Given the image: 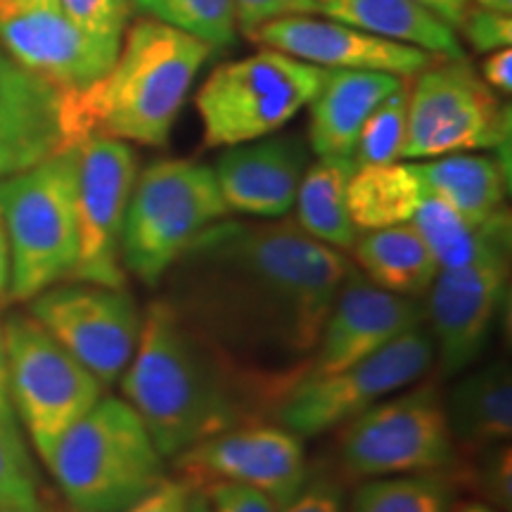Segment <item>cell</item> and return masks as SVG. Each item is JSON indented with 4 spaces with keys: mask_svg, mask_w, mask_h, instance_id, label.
I'll list each match as a JSON object with an SVG mask.
<instances>
[{
    "mask_svg": "<svg viewBox=\"0 0 512 512\" xmlns=\"http://www.w3.org/2000/svg\"><path fill=\"white\" fill-rule=\"evenodd\" d=\"M351 266L294 221L223 219L166 271L162 299L271 411L309 368Z\"/></svg>",
    "mask_w": 512,
    "mask_h": 512,
    "instance_id": "cell-1",
    "label": "cell"
},
{
    "mask_svg": "<svg viewBox=\"0 0 512 512\" xmlns=\"http://www.w3.org/2000/svg\"><path fill=\"white\" fill-rule=\"evenodd\" d=\"M119 382L124 399L166 460L214 434L252 422L266 408L162 297L143 313L136 351Z\"/></svg>",
    "mask_w": 512,
    "mask_h": 512,
    "instance_id": "cell-2",
    "label": "cell"
},
{
    "mask_svg": "<svg viewBox=\"0 0 512 512\" xmlns=\"http://www.w3.org/2000/svg\"><path fill=\"white\" fill-rule=\"evenodd\" d=\"M209 43L147 17L128 31L112 69L81 91L62 93L64 147L93 136L162 147L211 55Z\"/></svg>",
    "mask_w": 512,
    "mask_h": 512,
    "instance_id": "cell-3",
    "label": "cell"
},
{
    "mask_svg": "<svg viewBox=\"0 0 512 512\" xmlns=\"http://www.w3.org/2000/svg\"><path fill=\"white\" fill-rule=\"evenodd\" d=\"M164 463L131 403L100 396L57 441L46 467L72 508L121 512L162 482Z\"/></svg>",
    "mask_w": 512,
    "mask_h": 512,
    "instance_id": "cell-4",
    "label": "cell"
},
{
    "mask_svg": "<svg viewBox=\"0 0 512 512\" xmlns=\"http://www.w3.org/2000/svg\"><path fill=\"white\" fill-rule=\"evenodd\" d=\"M79 150L53 155L0 181V216L10 242V299L29 302L64 283L76 264Z\"/></svg>",
    "mask_w": 512,
    "mask_h": 512,
    "instance_id": "cell-5",
    "label": "cell"
},
{
    "mask_svg": "<svg viewBox=\"0 0 512 512\" xmlns=\"http://www.w3.org/2000/svg\"><path fill=\"white\" fill-rule=\"evenodd\" d=\"M233 211L214 169L190 159H162L138 174L128 200L121 261L140 283L157 287L197 235Z\"/></svg>",
    "mask_w": 512,
    "mask_h": 512,
    "instance_id": "cell-6",
    "label": "cell"
},
{
    "mask_svg": "<svg viewBox=\"0 0 512 512\" xmlns=\"http://www.w3.org/2000/svg\"><path fill=\"white\" fill-rule=\"evenodd\" d=\"M328 69L266 48L216 67L195 98L204 147L219 150L280 131L311 105Z\"/></svg>",
    "mask_w": 512,
    "mask_h": 512,
    "instance_id": "cell-7",
    "label": "cell"
},
{
    "mask_svg": "<svg viewBox=\"0 0 512 512\" xmlns=\"http://www.w3.org/2000/svg\"><path fill=\"white\" fill-rule=\"evenodd\" d=\"M339 430V465L354 479L446 472L458 460L439 382L401 389Z\"/></svg>",
    "mask_w": 512,
    "mask_h": 512,
    "instance_id": "cell-8",
    "label": "cell"
},
{
    "mask_svg": "<svg viewBox=\"0 0 512 512\" xmlns=\"http://www.w3.org/2000/svg\"><path fill=\"white\" fill-rule=\"evenodd\" d=\"M3 330L17 422L46 463L64 432L100 401L102 382L29 313H12Z\"/></svg>",
    "mask_w": 512,
    "mask_h": 512,
    "instance_id": "cell-9",
    "label": "cell"
},
{
    "mask_svg": "<svg viewBox=\"0 0 512 512\" xmlns=\"http://www.w3.org/2000/svg\"><path fill=\"white\" fill-rule=\"evenodd\" d=\"M434 363V342L425 323L354 366L320 377H302L273 403L278 425L302 439L339 430L377 401L420 382Z\"/></svg>",
    "mask_w": 512,
    "mask_h": 512,
    "instance_id": "cell-10",
    "label": "cell"
},
{
    "mask_svg": "<svg viewBox=\"0 0 512 512\" xmlns=\"http://www.w3.org/2000/svg\"><path fill=\"white\" fill-rule=\"evenodd\" d=\"M415 76L408 91V133L401 159L510 145V107L465 57H441Z\"/></svg>",
    "mask_w": 512,
    "mask_h": 512,
    "instance_id": "cell-11",
    "label": "cell"
},
{
    "mask_svg": "<svg viewBox=\"0 0 512 512\" xmlns=\"http://www.w3.org/2000/svg\"><path fill=\"white\" fill-rule=\"evenodd\" d=\"M76 164V264L67 280L126 287L121 233L138 178V157L124 140L93 136Z\"/></svg>",
    "mask_w": 512,
    "mask_h": 512,
    "instance_id": "cell-12",
    "label": "cell"
},
{
    "mask_svg": "<svg viewBox=\"0 0 512 512\" xmlns=\"http://www.w3.org/2000/svg\"><path fill=\"white\" fill-rule=\"evenodd\" d=\"M29 316L102 382L124 375L136 351L143 313L124 287L57 283L29 299Z\"/></svg>",
    "mask_w": 512,
    "mask_h": 512,
    "instance_id": "cell-13",
    "label": "cell"
},
{
    "mask_svg": "<svg viewBox=\"0 0 512 512\" xmlns=\"http://www.w3.org/2000/svg\"><path fill=\"white\" fill-rule=\"evenodd\" d=\"M176 470L197 486L235 482L264 491L285 508L302 491L311 465L304 439L278 422H242L190 446L174 458Z\"/></svg>",
    "mask_w": 512,
    "mask_h": 512,
    "instance_id": "cell-14",
    "label": "cell"
},
{
    "mask_svg": "<svg viewBox=\"0 0 512 512\" xmlns=\"http://www.w3.org/2000/svg\"><path fill=\"white\" fill-rule=\"evenodd\" d=\"M508 278L510 256L437 273L425 294V320L441 375L465 373L484 354L508 299Z\"/></svg>",
    "mask_w": 512,
    "mask_h": 512,
    "instance_id": "cell-15",
    "label": "cell"
},
{
    "mask_svg": "<svg viewBox=\"0 0 512 512\" xmlns=\"http://www.w3.org/2000/svg\"><path fill=\"white\" fill-rule=\"evenodd\" d=\"M0 41L12 62L62 91H81L100 81L119 55L83 34L60 8L17 0H0Z\"/></svg>",
    "mask_w": 512,
    "mask_h": 512,
    "instance_id": "cell-16",
    "label": "cell"
},
{
    "mask_svg": "<svg viewBox=\"0 0 512 512\" xmlns=\"http://www.w3.org/2000/svg\"><path fill=\"white\" fill-rule=\"evenodd\" d=\"M422 323L425 304L420 299L382 290L351 266L325 318L304 377L330 375L354 366Z\"/></svg>",
    "mask_w": 512,
    "mask_h": 512,
    "instance_id": "cell-17",
    "label": "cell"
},
{
    "mask_svg": "<svg viewBox=\"0 0 512 512\" xmlns=\"http://www.w3.org/2000/svg\"><path fill=\"white\" fill-rule=\"evenodd\" d=\"M252 41L318 67L387 72L403 79L420 74L432 62L441 60L439 55L422 48L373 36L337 19L313 15L275 17L259 27Z\"/></svg>",
    "mask_w": 512,
    "mask_h": 512,
    "instance_id": "cell-18",
    "label": "cell"
},
{
    "mask_svg": "<svg viewBox=\"0 0 512 512\" xmlns=\"http://www.w3.org/2000/svg\"><path fill=\"white\" fill-rule=\"evenodd\" d=\"M304 171L306 147L292 136L226 147L214 166L228 209L266 221L283 219L294 207Z\"/></svg>",
    "mask_w": 512,
    "mask_h": 512,
    "instance_id": "cell-19",
    "label": "cell"
},
{
    "mask_svg": "<svg viewBox=\"0 0 512 512\" xmlns=\"http://www.w3.org/2000/svg\"><path fill=\"white\" fill-rule=\"evenodd\" d=\"M62 88L0 57V181L67 152Z\"/></svg>",
    "mask_w": 512,
    "mask_h": 512,
    "instance_id": "cell-20",
    "label": "cell"
},
{
    "mask_svg": "<svg viewBox=\"0 0 512 512\" xmlns=\"http://www.w3.org/2000/svg\"><path fill=\"white\" fill-rule=\"evenodd\" d=\"M403 76L363 69H332L311 100L309 145L318 157H354L361 128Z\"/></svg>",
    "mask_w": 512,
    "mask_h": 512,
    "instance_id": "cell-21",
    "label": "cell"
},
{
    "mask_svg": "<svg viewBox=\"0 0 512 512\" xmlns=\"http://www.w3.org/2000/svg\"><path fill=\"white\" fill-rule=\"evenodd\" d=\"M453 444L484 453L512 437V375L505 361H494L460 380L446 399Z\"/></svg>",
    "mask_w": 512,
    "mask_h": 512,
    "instance_id": "cell-22",
    "label": "cell"
},
{
    "mask_svg": "<svg viewBox=\"0 0 512 512\" xmlns=\"http://www.w3.org/2000/svg\"><path fill=\"white\" fill-rule=\"evenodd\" d=\"M316 5L325 17L373 36L422 48L446 60L465 57L456 29L413 0H316Z\"/></svg>",
    "mask_w": 512,
    "mask_h": 512,
    "instance_id": "cell-23",
    "label": "cell"
},
{
    "mask_svg": "<svg viewBox=\"0 0 512 512\" xmlns=\"http://www.w3.org/2000/svg\"><path fill=\"white\" fill-rule=\"evenodd\" d=\"M411 226L430 247L441 268H460L477 261L510 256L512 226L505 209L482 223L467 221L441 197L425 192Z\"/></svg>",
    "mask_w": 512,
    "mask_h": 512,
    "instance_id": "cell-24",
    "label": "cell"
},
{
    "mask_svg": "<svg viewBox=\"0 0 512 512\" xmlns=\"http://www.w3.org/2000/svg\"><path fill=\"white\" fill-rule=\"evenodd\" d=\"M354 266L370 283L399 297L422 299L439 273V264L411 223L366 230L354 247Z\"/></svg>",
    "mask_w": 512,
    "mask_h": 512,
    "instance_id": "cell-25",
    "label": "cell"
},
{
    "mask_svg": "<svg viewBox=\"0 0 512 512\" xmlns=\"http://www.w3.org/2000/svg\"><path fill=\"white\" fill-rule=\"evenodd\" d=\"M422 188L451 204L467 221L482 223L503 209L508 195V166L486 155H444L413 164Z\"/></svg>",
    "mask_w": 512,
    "mask_h": 512,
    "instance_id": "cell-26",
    "label": "cell"
},
{
    "mask_svg": "<svg viewBox=\"0 0 512 512\" xmlns=\"http://www.w3.org/2000/svg\"><path fill=\"white\" fill-rule=\"evenodd\" d=\"M356 171L354 157H318L306 166L297 188V226L339 252H351L358 228L347 209V188Z\"/></svg>",
    "mask_w": 512,
    "mask_h": 512,
    "instance_id": "cell-27",
    "label": "cell"
},
{
    "mask_svg": "<svg viewBox=\"0 0 512 512\" xmlns=\"http://www.w3.org/2000/svg\"><path fill=\"white\" fill-rule=\"evenodd\" d=\"M425 188L413 164L356 166L347 188V209L358 230L411 223Z\"/></svg>",
    "mask_w": 512,
    "mask_h": 512,
    "instance_id": "cell-28",
    "label": "cell"
},
{
    "mask_svg": "<svg viewBox=\"0 0 512 512\" xmlns=\"http://www.w3.org/2000/svg\"><path fill=\"white\" fill-rule=\"evenodd\" d=\"M453 486L446 472L366 479L347 501V512H451Z\"/></svg>",
    "mask_w": 512,
    "mask_h": 512,
    "instance_id": "cell-29",
    "label": "cell"
},
{
    "mask_svg": "<svg viewBox=\"0 0 512 512\" xmlns=\"http://www.w3.org/2000/svg\"><path fill=\"white\" fill-rule=\"evenodd\" d=\"M133 3L147 17L200 38L214 50L233 46L238 36L233 0H133Z\"/></svg>",
    "mask_w": 512,
    "mask_h": 512,
    "instance_id": "cell-30",
    "label": "cell"
},
{
    "mask_svg": "<svg viewBox=\"0 0 512 512\" xmlns=\"http://www.w3.org/2000/svg\"><path fill=\"white\" fill-rule=\"evenodd\" d=\"M408 91L411 83L403 79L401 86L370 112L354 150L356 166L399 162L408 133Z\"/></svg>",
    "mask_w": 512,
    "mask_h": 512,
    "instance_id": "cell-31",
    "label": "cell"
},
{
    "mask_svg": "<svg viewBox=\"0 0 512 512\" xmlns=\"http://www.w3.org/2000/svg\"><path fill=\"white\" fill-rule=\"evenodd\" d=\"M0 503L41 508L38 475L19 427L0 422Z\"/></svg>",
    "mask_w": 512,
    "mask_h": 512,
    "instance_id": "cell-32",
    "label": "cell"
},
{
    "mask_svg": "<svg viewBox=\"0 0 512 512\" xmlns=\"http://www.w3.org/2000/svg\"><path fill=\"white\" fill-rule=\"evenodd\" d=\"M60 10L93 41L121 50L128 24V0H60Z\"/></svg>",
    "mask_w": 512,
    "mask_h": 512,
    "instance_id": "cell-33",
    "label": "cell"
},
{
    "mask_svg": "<svg viewBox=\"0 0 512 512\" xmlns=\"http://www.w3.org/2000/svg\"><path fill=\"white\" fill-rule=\"evenodd\" d=\"M467 43L479 53H494V50L510 48L512 43V17L505 12L470 8L460 24Z\"/></svg>",
    "mask_w": 512,
    "mask_h": 512,
    "instance_id": "cell-34",
    "label": "cell"
},
{
    "mask_svg": "<svg viewBox=\"0 0 512 512\" xmlns=\"http://www.w3.org/2000/svg\"><path fill=\"white\" fill-rule=\"evenodd\" d=\"M283 512H347V494L339 479L330 472H309L297 496L285 505Z\"/></svg>",
    "mask_w": 512,
    "mask_h": 512,
    "instance_id": "cell-35",
    "label": "cell"
},
{
    "mask_svg": "<svg viewBox=\"0 0 512 512\" xmlns=\"http://www.w3.org/2000/svg\"><path fill=\"white\" fill-rule=\"evenodd\" d=\"M209 512H283L264 491L235 482H209L202 486Z\"/></svg>",
    "mask_w": 512,
    "mask_h": 512,
    "instance_id": "cell-36",
    "label": "cell"
},
{
    "mask_svg": "<svg viewBox=\"0 0 512 512\" xmlns=\"http://www.w3.org/2000/svg\"><path fill=\"white\" fill-rule=\"evenodd\" d=\"M197 489L200 486L183 475L164 477L145 496H140L136 503L121 512H190Z\"/></svg>",
    "mask_w": 512,
    "mask_h": 512,
    "instance_id": "cell-37",
    "label": "cell"
},
{
    "mask_svg": "<svg viewBox=\"0 0 512 512\" xmlns=\"http://www.w3.org/2000/svg\"><path fill=\"white\" fill-rule=\"evenodd\" d=\"M482 456V486L486 496L494 501L496 510H510L512 505V456H510V441L508 444H498L489 451L479 453Z\"/></svg>",
    "mask_w": 512,
    "mask_h": 512,
    "instance_id": "cell-38",
    "label": "cell"
},
{
    "mask_svg": "<svg viewBox=\"0 0 512 512\" xmlns=\"http://www.w3.org/2000/svg\"><path fill=\"white\" fill-rule=\"evenodd\" d=\"M235 17H238V29L252 38L259 27L271 22L275 17H285L283 0H233Z\"/></svg>",
    "mask_w": 512,
    "mask_h": 512,
    "instance_id": "cell-39",
    "label": "cell"
},
{
    "mask_svg": "<svg viewBox=\"0 0 512 512\" xmlns=\"http://www.w3.org/2000/svg\"><path fill=\"white\" fill-rule=\"evenodd\" d=\"M482 79L486 86L494 88L498 95L512 93V50L501 48L489 53L482 62Z\"/></svg>",
    "mask_w": 512,
    "mask_h": 512,
    "instance_id": "cell-40",
    "label": "cell"
},
{
    "mask_svg": "<svg viewBox=\"0 0 512 512\" xmlns=\"http://www.w3.org/2000/svg\"><path fill=\"white\" fill-rule=\"evenodd\" d=\"M0 422H3V425L19 427L15 406H12V394H10V368H8V349H5L3 323H0Z\"/></svg>",
    "mask_w": 512,
    "mask_h": 512,
    "instance_id": "cell-41",
    "label": "cell"
},
{
    "mask_svg": "<svg viewBox=\"0 0 512 512\" xmlns=\"http://www.w3.org/2000/svg\"><path fill=\"white\" fill-rule=\"evenodd\" d=\"M413 3L422 5V8L437 12L446 24H451L453 29H460L467 10L472 8L470 0H413Z\"/></svg>",
    "mask_w": 512,
    "mask_h": 512,
    "instance_id": "cell-42",
    "label": "cell"
},
{
    "mask_svg": "<svg viewBox=\"0 0 512 512\" xmlns=\"http://www.w3.org/2000/svg\"><path fill=\"white\" fill-rule=\"evenodd\" d=\"M10 242H8V230H5L3 216H0V302L10 299Z\"/></svg>",
    "mask_w": 512,
    "mask_h": 512,
    "instance_id": "cell-43",
    "label": "cell"
},
{
    "mask_svg": "<svg viewBox=\"0 0 512 512\" xmlns=\"http://www.w3.org/2000/svg\"><path fill=\"white\" fill-rule=\"evenodd\" d=\"M285 15H316V0H283Z\"/></svg>",
    "mask_w": 512,
    "mask_h": 512,
    "instance_id": "cell-44",
    "label": "cell"
},
{
    "mask_svg": "<svg viewBox=\"0 0 512 512\" xmlns=\"http://www.w3.org/2000/svg\"><path fill=\"white\" fill-rule=\"evenodd\" d=\"M475 3L484 10L505 12V15H510V12H512V0H475Z\"/></svg>",
    "mask_w": 512,
    "mask_h": 512,
    "instance_id": "cell-45",
    "label": "cell"
},
{
    "mask_svg": "<svg viewBox=\"0 0 512 512\" xmlns=\"http://www.w3.org/2000/svg\"><path fill=\"white\" fill-rule=\"evenodd\" d=\"M456 512H501V510H496L494 505H489V503H465V505H460Z\"/></svg>",
    "mask_w": 512,
    "mask_h": 512,
    "instance_id": "cell-46",
    "label": "cell"
},
{
    "mask_svg": "<svg viewBox=\"0 0 512 512\" xmlns=\"http://www.w3.org/2000/svg\"><path fill=\"white\" fill-rule=\"evenodd\" d=\"M190 512H209V503H207V496H204L202 486H200V489H197L195 498H192V508H190Z\"/></svg>",
    "mask_w": 512,
    "mask_h": 512,
    "instance_id": "cell-47",
    "label": "cell"
},
{
    "mask_svg": "<svg viewBox=\"0 0 512 512\" xmlns=\"http://www.w3.org/2000/svg\"><path fill=\"white\" fill-rule=\"evenodd\" d=\"M0 512H46L41 508H31V505H15V503H0Z\"/></svg>",
    "mask_w": 512,
    "mask_h": 512,
    "instance_id": "cell-48",
    "label": "cell"
},
{
    "mask_svg": "<svg viewBox=\"0 0 512 512\" xmlns=\"http://www.w3.org/2000/svg\"><path fill=\"white\" fill-rule=\"evenodd\" d=\"M24 5H46V8H60V0H17Z\"/></svg>",
    "mask_w": 512,
    "mask_h": 512,
    "instance_id": "cell-49",
    "label": "cell"
},
{
    "mask_svg": "<svg viewBox=\"0 0 512 512\" xmlns=\"http://www.w3.org/2000/svg\"><path fill=\"white\" fill-rule=\"evenodd\" d=\"M72 512H86V510H76V508H72Z\"/></svg>",
    "mask_w": 512,
    "mask_h": 512,
    "instance_id": "cell-50",
    "label": "cell"
}]
</instances>
